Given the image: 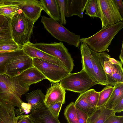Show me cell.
<instances>
[{
	"mask_svg": "<svg viewBox=\"0 0 123 123\" xmlns=\"http://www.w3.org/2000/svg\"><path fill=\"white\" fill-rule=\"evenodd\" d=\"M29 88L20 81L18 76L11 78L6 74L0 75V101L9 102L20 108L23 102L21 96Z\"/></svg>",
	"mask_w": 123,
	"mask_h": 123,
	"instance_id": "cell-1",
	"label": "cell"
},
{
	"mask_svg": "<svg viewBox=\"0 0 123 123\" xmlns=\"http://www.w3.org/2000/svg\"><path fill=\"white\" fill-rule=\"evenodd\" d=\"M35 22L28 18L19 9L10 19V28L13 39L21 49L30 42Z\"/></svg>",
	"mask_w": 123,
	"mask_h": 123,
	"instance_id": "cell-2",
	"label": "cell"
},
{
	"mask_svg": "<svg viewBox=\"0 0 123 123\" xmlns=\"http://www.w3.org/2000/svg\"><path fill=\"white\" fill-rule=\"evenodd\" d=\"M123 27V22H120L102 29L95 34L87 38L80 39V42L85 43L89 47L97 53L107 50L112 40Z\"/></svg>",
	"mask_w": 123,
	"mask_h": 123,
	"instance_id": "cell-3",
	"label": "cell"
},
{
	"mask_svg": "<svg viewBox=\"0 0 123 123\" xmlns=\"http://www.w3.org/2000/svg\"><path fill=\"white\" fill-rule=\"evenodd\" d=\"M41 22L46 30L54 37L59 41L79 48L80 43V35L70 31L57 21L43 15L41 16Z\"/></svg>",
	"mask_w": 123,
	"mask_h": 123,
	"instance_id": "cell-4",
	"label": "cell"
},
{
	"mask_svg": "<svg viewBox=\"0 0 123 123\" xmlns=\"http://www.w3.org/2000/svg\"><path fill=\"white\" fill-rule=\"evenodd\" d=\"M27 44L58 59L70 73L73 70L74 66L73 59L62 42L50 43L30 42Z\"/></svg>",
	"mask_w": 123,
	"mask_h": 123,
	"instance_id": "cell-5",
	"label": "cell"
},
{
	"mask_svg": "<svg viewBox=\"0 0 123 123\" xmlns=\"http://www.w3.org/2000/svg\"><path fill=\"white\" fill-rule=\"evenodd\" d=\"M59 82L65 90L80 93L98 84L82 69L77 73H70Z\"/></svg>",
	"mask_w": 123,
	"mask_h": 123,
	"instance_id": "cell-6",
	"label": "cell"
},
{
	"mask_svg": "<svg viewBox=\"0 0 123 123\" xmlns=\"http://www.w3.org/2000/svg\"><path fill=\"white\" fill-rule=\"evenodd\" d=\"M109 85L113 86L123 82V64L120 61L111 58L107 53H98Z\"/></svg>",
	"mask_w": 123,
	"mask_h": 123,
	"instance_id": "cell-7",
	"label": "cell"
},
{
	"mask_svg": "<svg viewBox=\"0 0 123 123\" xmlns=\"http://www.w3.org/2000/svg\"><path fill=\"white\" fill-rule=\"evenodd\" d=\"M98 10L97 17L101 20L102 28L123 20L115 0H97Z\"/></svg>",
	"mask_w": 123,
	"mask_h": 123,
	"instance_id": "cell-8",
	"label": "cell"
},
{
	"mask_svg": "<svg viewBox=\"0 0 123 123\" xmlns=\"http://www.w3.org/2000/svg\"><path fill=\"white\" fill-rule=\"evenodd\" d=\"M32 59L33 66L51 82L55 83L59 82L70 73L63 67L40 59Z\"/></svg>",
	"mask_w": 123,
	"mask_h": 123,
	"instance_id": "cell-9",
	"label": "cell"
},
{
	"mask_svg": "<svg viewBox=\"0 0 123 123\" xmlns=\"http://www.w3.org/2000/svg\"><path fill=\"white\" fill-rule=\"evenodd\" d=\"M33 66L32 58L24 51L9 61L6 67V74L12 78L19 75Z\"/></svg>",
	"mask_w": 123,
	"mask_h": 123,
	"instance_id": "cell-10",
	"label": "cell"
},
{
	"mask_svg": "<svg viewBox=\"0 0 123 123\" xmlns=\"http://www.w3.org/2000/svg\"><path fill=\"white\" fill-rule=\"evenodd\" d=\"M4 3L15 5L31 20L36 22L40 17L43 8L39 0H1Z\"/></svg>",
	"mask_w": 123,
	"mask_h": 123,
	"instance_id": "cell-11",
	"label": "cell"
},
{
	"mask_svg": "<svg viewBox=\"0 0 123 123\" xmlns=\"http://www.w3.org/2000/svg\"><path fill=\"white\" fill-rule=\"evenodd\" d=\"M29 115L33 123H61L44 104L32 111Z\"/></svg>",
	"mask_w": 123,
	"mask_h": 123,
	"instance_id": "cell-12",
	"label": "cell"
},
{
	"mask_svg": "<svg viewBox=\"0 0 123 123\" xmlns=\"http://www.w3.org/2000/svg\"><path fill=\"white\" fill-rule=\"evenodd\" d=\"M65 90L59 82L55 83L47 90L45 95L44 105L48 107L51 104L61 102L65 103Z\"/></svg>",
	"mask_w": 123,
	"mask_h": 123,
	"instance_id": "cell-13",
	"label": "cell"
},
{
	"mask_svg": "<svg viewBox=\"0 0 123 123\" xmlns=\"http://www.w3.org/2000/svg\"><path fill=\"white\" fill-rule=\"evenodd\" d=\"M25 52L31 58L41 59L63 67L66 69L63 63L56 58L27 44L22 48Z\"/></svg>",
	"mask_w": 123,
	"mask_h": 123,
	"instance_id": "cell-14",
	"label": "cell"
},
{
	"mask_svg": "<svg viewBox=\"0 0 123 123\" xmlns=\"http://www.w3.org/2000/svg\"><path fill=\"white\" fill-rule=\"evenodd\" d=\"M80 49L81 56L82 69L93 80L97 82L93 70L91 57V49L84 43H81Z\"/></svg>",
	"mask_w": 123,
	"mask_h": 123,
	"instance_id": "cell-15",
	"label": "cell"
},
{
	"mask_svg": "<svg viewBox=\"0 0 123 123\" xmlns=\"http://www.w3.org/2000/svg\"><path fill=\"white\" fill-rule=\"evenodd\" d=\"M18 78L22 83L29 87L31 84L46 79L45 77L34 66L24 71L18 75Z\"/></svg>",
	"mask_w": 123,
	"mask_h": 123,
	"instance_id": "cell-16",
	"label": "cell"
},
{
	"mask_svg": "<svg viewBox=\"0 0 123 123\" xmlns=\"http://www.w3.org/2000/svg\"><path fill=\"white\" fill-rule=\"evenodd\" d=\"M91 57L93 69L98 84L109 85L106 75L100 59L98 53L91 50Z\"/></svg>",
	"mask_w": 123,
	"mask_h": 123,
	"instance_id": "cell-17",
	"label": "cell"
},
{
	"mask_svg": "<svg viewBox=\"0 0 123 123\" xmlns=\"http://www.w3.org/2000/svg\"><path fill=\"white\" fill-rule=\"evenodd\" d=\"M14 107L9 102L0 101V123H17Z\"/></svg>",
	"mask_w": 123,
	"mask_h": 123,
	"instance_id": "cell-18",
	"label": "cell"
},
{
	"mask_svg": "<svg viewBox=\"0 0 123 123\" xmlns=\"http://www.w3.org/2000/svg\"><path fill=\"white\" fill-rule=\"evenodd\" d=\"M88 0H66V17H69L77 15L83 18Z\"/></svg>",
	"mask_w": 123,
	"mask_h": 123,
	"instance_id": "cell-19",
	"label": "cell"
},
{
	"mask_svg": "<svg viewBox=\"0 0 123 123\" xmlns=\"http://www.w3.org/2000/svg\"><path fill=\"white\" fill-rule=\"evenodd\" d=\"M116 113L113 110L107 109L105 106L96 108L89 116L87 123H103Z\"/></svg>",
	"mask_w": 123,
	"mask_h": 123,
	"instance_id": "cell-20",
	"label": "cell"
},
{
	"mask_svg": "<svg viewBox=\"0 0 123 123\" xmlns=\"http://www.w3.org/2000/svg\"><path fill=\"white\" fill-rule=\"evenodd\" d=\"M44 10L51 18L60 21V16L56 0H40Z\"/></svg>",
	"mask_w": 123,
	"mask_h": 123,
	"instance_id": "cell-21",
	"label": "cell"
},
{
	"mask_svg": "<svg viewBox=\"0 0 123 123\" xmlns=\"http://www.w3.org/2000/svg\"><path fill=\"white\" fill-rule=\"evenodd\" d=\"M26 100L30 105L31 112L44 104L45 95L40 90L37 89L25 94Z\"/></svg>",
	"mask_w": 123,
	"mask_h": 123,
	"instance_id": "cell-22",
	"label": "cell"
},
{
	"mask_svg": "<svg viewBox=\"0 0 123 123\" xmlns=\"http://www.w3.org/2000/svg\"><path fill=\"white\" fill-rule=\"evenodd\" d=\"M113 92L105 106L112 110L115 105L123 98V83L115 84Z\"/></svg>",
	"mask_w": 123,
	"mask_h": 123,
	"instance_id": "cell-23",
	"label": "cell"
},
{
	"mask_svg": "<svg viewBox=\"0 0 123 123\" xmlns=\"http://www.w3.org/2000/svg\"><path fill=\"white\" fill-rule=\"evenodd\" d=\"M88 90L80 94L74 103L75 107L86 113L89 116L96 108L90 105L87 101L86 97Z\"/></svg>",
	"mask_w": 123,
	"mask_h": 123,
	"instance_id": "cell-24",
	"label": "cell"
},
{
	"mask_svg": "<svg viewBox=\"0 0 123 123\" xmlns=\"http://www.w3.org/2000/svg\"><path fill=\"white\" fill-rule=\"evenodd\" d=\"M24 52L22 49L16 51L0 53V75L5 74L6 67L8 62Z\"/></svg>",
	"mask_w": 123,
	"mask_h": 123,
	"instance_id": "cell-25",
	"label": "cell"
},
{
	"mask_svg": "<svg viewBox=\"0 0 123 123\" xmlns=\"http://www.w3.org/2000/svg\"><path fill=\"white\" fill-rule=\"evenodd\" d=\"M10 19L7 18L3 24L0 27V43L13 40L11 30Z\"/></svg>",
	"mask_w": 123,
	"mask_h": 123,
	"instance_id": "cell-26",
	"label": "cell"
},
{
	"mask_svg": "<svg viewBox=\"0 0 123 123\" xmlns=\"http://www.w3.org/2000/svg\"><path fill=\"white\" fill-rule=\"evenodd\" d=\"M19 9L15 5L6 4L0 0V13L6 18H12Z\"/></svg>",
	"mask_w": 123,
	"mask_h": 123,
	"instance_id": "cell-27",
	"label": "cell"
},
{
	"mask_svg": "<svg viewBox=\"0 0 123 123\" xmlns=\"http://www.w3.org/2000/svg\"><path fill=\"white\" fill-rule=\"evenodd\" d=\"M108 85L107 86L99 92V99L96 108L104 106L110 98L114 87L111 85Z\"/></svg>",
	"mask_w": 123,
	"mask_h": 123,
	"instance_id": "cell-28",
	"label": "cell"
},
{
	"mask_svg": "<svg viewBox=\"0 0 123 123\" xmlns=\"http://www.w3.org/2000/svg\"><path fill=\"white\" fill-rule=\"evenodd\" d=\"M64 116L68 123H79L76 107L74 102H72L65 109Z\"/></svg>",
	"mask_w": 123,
	"mask_h": 123,
	"instance_id": "cell-29",
	"label": "cell"
},
{
	"mask_svg": "<svg viewBox=\"0 0 123 123\" xmlns=\"http://www.w3.org/2000/svg\"><path fill=\"white\" fill-rule=\"evenodd\" d=\"M98 10L97 0H88L85 8V14L92 17H97Z\"/></svg>",
	"mask_w": 123,
	"mask_h": 123,
	"instance_id": "cell-30",
	"label": "cell"
},
{
	"mask_svg": "<svg viewBox=\"0 0 123 123\" xmlns=\"http://www.w3.org/2000/svg\"><path fill=\"white\" fill-rule=\"evenodd\" d=\"M99 96V92H96L94 89L88 90L86 99L87 101L93 107L97 106Z\"/></svg>",
	"mask_w": 123,
	"mask_h": 123,
	"instance_id": "cell-31",
	"label": "cell"
},
{
	"mask_svg": "<svg viewBox=\"0 0 123 123\" xmlns=\"http://www.w3.org/2000/svg\"><path fill=\"white\" fill-rule=\"evenodd\" d=\"M60 14V24L66 25L67 22L66 19V0H56Z\"/></svg>",
	"mask_w": 123,
	"mask_h": 123,
	"instance_id": "cell-32",
	"label": "cell"
},
{
	"mask_svg": "<svg viewBox=\"0 0 123 123\" xmlns=\"http://www.w3.org/2000/svg\"><path fill=\"white\" fill-rule=\"evenodd\" d=\"M22 49L13 40L0 43V52L12 51Z\"/></svg>",
	"mask_w": 123,
	"mask_h": 123,
	"instance_id": "cell-33",
	"label": "cell"
},
{
	"mask_svg": "<svg viewBox=\"0 0 123 123\" xmlns=\"http://www.w3.org/2000/svg\"><path fill=\"white\" fill-rule=\"evenodd\" d=\"M31 108L30 105L27 103L23 102L21 107L18 109H15L14 111L15 115L20 116L25 113L27 114L31 112Z\"/></svg>",
	"mask_w": 123,
	"mask_h": 123,
	"instance_id": "cell-34",
	"label": "cell"
},
{
	"mask_svg": "<svg viewBox=\"0 0 123 123\" xmlns=\"http://www.w3.org/2000/svg\"><path fill=\"white\" fill-rule=\"evenodd\" d=\"M63 104L62 102H56L51 104L47 107L54 115L58 118L59 113Z\"/></svg>",
	"mask_w": 123,
	"mask_h": 123,
	"instance_id": "cell-35",
	"label": "cell"
},
{
	"mask_svg": "<svg viewBox=\"0 0 123 123\" xmlns=\"http://www.w3.org/2000/svg\"><path fill=\"white\" fill-rule=\"evenodd\" d=\"M77 119L79 123H87L88 117L85 112L76 107Z\"/></svg>",
	"mask_w": 123,
	"mask_h": 123,
	"instance_id": "cell-36",
	"label": "cell"
},
{
	"mask_svg": "<svg viewBox=\"0 0 123 123\" xmlns=\"http://www.w3.org/2000/svg\"><path fill=\"white\" fill-rule=\"evenodd\" d=\"M103 123H123V116L113 115L109 117Z\"/></svg>",
	"mask_w": 123,
	"mask_h": 123,
	"instance_id": "cell-37",
	"label": "cell"
},
{
	"mask_svg": "<svg viewBox=\"0 0 123 123\" xmlns=\"http://www.w3.org/2000/svg\"><path fill=\"white\" fill-rule=\"evenodd\" d=\"M17 123H33L29 115L17 116Z\"/></svg>",
	"mask_w": 123,
	"mask_h": 123,
	"instance_id": "cell-38",
	"label": "cell"
},
{
	"mask_svg": "<svg viewBox=\"0 0 123 123\" xmlns=\"http://www.w3.org/2000/svg\"><path fill=\"white\" fill-rule=\"evenodd\" d=\"M113 110L116 113H120L123 111V98L114 106Z\"/></svg>",
	"mask_w": 123,
	"mask_h": 123,
	"instance_id": "cell-39",
	"label": "cell"
},
{
	"mask_svg": "<svg viewBox=\"0 0 123 123\" xmlns=\"http://www.w3.org/2000/svg\"><path fill=\"white\" fill-rule=\"evenodd\" d=\"M117 6L122 17L123 16V2L122 0H115Z\"/></svg>",
	"mask_w": 123,
	"mask_h": 123,
	"instance_id": "cell-40",
	"label": "cell"
},
{
	"mask_svg": "<svg viewBox=\"0 0 123 123\" xmlns=\"http://www.w3.org/2000/svg\"><path fill=\"white\" fill-rule=\"evenodd\" d=\"M7 18L0 13V27L4 24Z\"/></svg>",
	"mask_w": 123,
	"mask_h": 123,
	"instance_id": "cell-41",
	"label": "cell"
},
{
	"mask_svg": "<svg viewBox=\"0 0 123 123\" xmlns=\"http://www.w3.org/2000/svg\"><path fill=\"white\" fill-rule=\"evenodd\" d=\"M123 41L122 42V49L120 54L119 55V57L120 60V62L123 64Z\"/></svg>",
	"mask_w": 123,
	"mask_h": 123,
	"instance_id": "cell-42",
	"label": "cell"
},
{
	"mask_svg": "<svg viewBox=\"0 0 123 123\" xmlns=\"http://www.w3.org/2000/svg\"></svg>",
	"mask_w": 123,
	"mask_h": 123,
	"instance_id": "cell-43",
	"label": "cell"
}]
</instances>
